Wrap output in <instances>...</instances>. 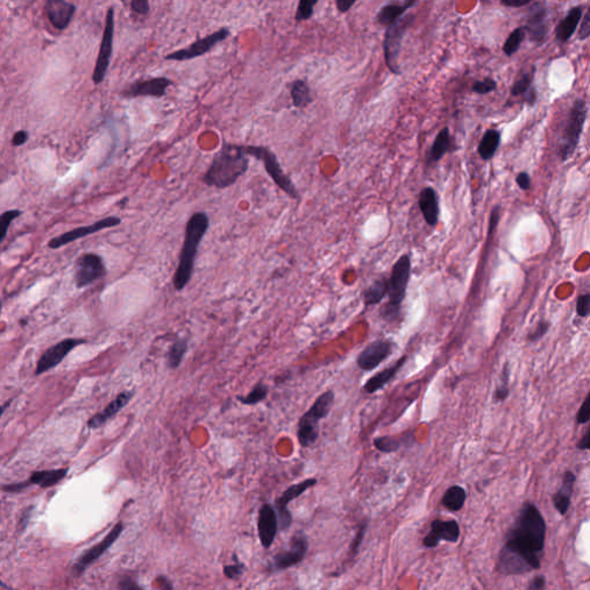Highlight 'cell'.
<instances>
[{"mask_svg":"<svg viewBox=\"0 0 590 590\" xmlns=\"http://www.w3.org/2000/svg\"><path fill=\"white\" fill-rule=\"evenodd\" d=\"M188 351V342L186 338L175 340L168 349V366L171 369H177L184 360L185 355Z\"/></svg>","mask_w":590,"mask_h":590,"instance_id":"obj_36","label":"cell"},{"mask_svg":"<svg viewBox=\"0 0 590 590\" xmlns=\"http://www.w3.org/2000/svg\"><path fill=\"white\" fill-rule=\"evenodd\" d=\"M545 535L547 523L537 506L525 503L499 554L498 572L520 575L541 569Z\"/></svg>","mask_w":590,"mask_h":590,"instance_id":"obj_1","label":"cell"},{"mask_svg":"<svg viewBox=\"0 0 590 590\" xmlns=\"http://www.w3.org/2000/svg\"><path fill=\"white\" fill-rule=\"evenodd\" d=\"M356 1H358V0H336L337 9H338L340 13H347L349 9L354 6Z\"/></svg>","mask_w":590,"mask_h":590,"instance_id":"obj_56","label":"cell"},{"mask_svg":"<svg viewBox=\"0 0 590 590\" xmlns=\"http://www.w3.org/2000/svg\"><path fill=\"white\" fill-rule=\"evenodd\" d=\"M70 468H59V469H50V471H34L31 476L26 482L16 484H7L1 486V490L5 493H18L27 489L28 486H38L43 489H48L55 486L59 482H62L65 477L67 476Z\"/></svg>","mask_w":590,"mask_h":590,"instance_id":"obj_17","label":"cell"},{"mask_svg":"<svg viewBox=\"0 0 590 590\" xmlns=\"http://www.w3.org/2000/svg\"><path fill=\"white\" fill-rule=\"evenodd\" d=\"M45 11L53 27L64 31L71 23L75 14V6L66 0H46Z\"/></svg>","mask_w":590,"mask_h":590,"instance_id":"obj_23","label":"cell"},{"mask_svg":"<svg viewBox=\"0 0 590 590\" xmlns=\"http://www.w3.org/2000/svg\"><path fill=\"white\" fill-rule=\"evenodd\" d=\"M580 22H581V28H580V31H579V40H587L590 35L589 13H586Z\"/></svg>","mask_w":590,"mask_h":590,"instance_id":"obj_51","label":"cell"},{"mask_svg":"<svg viewBox=\"0 0 590 590\" xmlns=\"http://www.w3.org/2000/svg\"><path fill=\"white\" fill-rule=\"evenodd\" d=\"M410 257L407 254L403 255L393 266L391 277L388 279V302L381 312V315L386 321H395L399 317L401 303L406 297L407 286L410 282Z\"/></svg>","mask_w":590,"mask_h":590,"instance_id":"obj_4","label":"cell"},{"mask_svg":"<svg viewBox=\"0 0 590 590\" xmlns=\"http://www.w3.org/2000/svg\"><path fill=\"white\" fill-rule=\"evenodd\" d=\"M121 224V219L116 216H110V217L103 218L101 221L96 222V223L90 224L88 226L77 227V229H72L70 232L64 233L62 236L53 238L50 240L49 248L51 249H59V248L64 247V246L71 244V242L77 241L80 239L86 238V236H92L95 233L101 232L103 229H112V227L118 226Z\"/></svg>","mask_w":590,"mask_h":590,"instance_id":"obj_13","label":"cell"},{"mask_svg":"<svg viewBox=\"0 0 590 590\" xmlns=\"http://www.w3.org/2000/svg\"><path fill=\"white\" fill-rule=\"evenodd\" d=\"M368 528V521L367 520H364V523L360 525V528H359L358 534L355 536L354 541H353L352 545V555L355 556V555L358 554L359 547H361L362 541H364V534H366V530Z\"/></svg>","mask_w":590,"mask_h":590,"instance_id":"obj_49","label":"cell"},{"mask_svg":"<svg viewBox=\"0 0 590 590\" xmlns=\"http://www.w3.org/2000/svg\"><path fill=\"white\" fill-rule=\"evenodd\" d=\"M471 89H473V92H476L479 95H488V94L495 92L497 89V82L491 77H486V79L476 81Z\"/></svg>","mask_w":590,"mask_h":590,"instance_id":"obj_43","label":"cell"},{"mask_svg":"<svg viewBox=\"0 0 590 590\" xmlns=\"http://www.w3.org/2000/svg\"><path fill=\"white\" fill-rule=\"evenodd\" d=\"M131 9L138 16H147L150 12L149 0H131Z\"/></svg>","mask_w":590,"mask_h":590,"instance_id":"obj_47","label":"cell"},{"mask_svg":"<svg viewBox=\"0 0 590 590\" xmlns=\"http://www.w3.org/2000/svg\"><path fill=\"white\" fill-rule=\"evenodd\" d=\"M308 551V540L305 534L297 532L290 542L288 550L280 551L273 558V567L278 571L290 569L302 562Z\"/></svg>","mask_w":590,"mask_h":590,"instance_id":"obj_18","label":"cell"},{"mask_svg":"<svg viewBox=\"0 0 590 590\" xmlns=\"http://www.w3.org/2000/svg\"><path fill=\"white\" fill-rule=\"evenodd\" d=\"M460 538V527L456 520H434L428 535L423 540V545L432 549L439 545L442 541L457 543Z\"/></svg>","mask_w":590,"mask_h":590,"instance_id":"obj_20","label":"cell"},{"mask_svg":"<svg viewBox=\"0 0 590 590\" xmlns=\"http://www.w3.org/2000/svg\"><path fill=\"white\" fill-rule=\"evenodd\" d=\"M316 484H317V480L316 479H307V480L302 481L301 484H294V486H290L277 499V502H275V510H277V513H278V515H277V518H278V525H280V528L283 530H286L288 527L291 526L292 523V514L288 510V505L293 502L294 499L297 498V497L306 493L309 488H312V486H316Z\"/></svg>","mask_w":590,"mask_h":590,"instance_id":"obj_19","label":"cell"},{"mask_svg":"<svg viewBox=\"0 0 590 590\" xmlns=\"http://www.w3.org/2000/svg\"><path fill=\"white\" fill-rule=\"evenodd\" d=\"M393 352V344L388 340H377L368 345L356 360L358 367L364 371H371L386 361Z\"/></svg>","mask_w":590,"mask_h":590,"instance_id":"obj_21","label":"cell"},{"mask_svg":"<svg viewBox=\"0 0 590 590\" xmlns=\"http://www.w3.org/2000/svg\"><path fill=\"white\" fill-rule=\"evenodd\" d=\"M106 275V266L99 255L87 253L79 257L75 268V285L84 288Z\"/></svg>","mask_w":590,"mask_h":590,"instance_id":"obj_11","label":"cell"},{"mask_svg":"<svg viewBox=\"0 0 590 590\" xmlns=\"http://www.w3.org/2000/svg\"><path fill=\"white\" fill-rule=\"evenodd\" d=\"M114 7H110L106 13L104 33H103V37H102L95 70L92 73V80H94L95 84L103 82L105 77H106L107 70L110 67L111 58H112V53H114Z\"/></svg>","mask_w":590,"mask_h":590,"instance_id":"obj_10","label":"cell"},{"mask_svg":"<svg viewBox=\"0 0 590 590\" xmlns=\"http://www.w3.org/2000/svg\"><path fill=\"white\" fill-rule=\"evenodd\" d=\"M388 280L386 278L377 279L364 292V302L367 306H373L383 300L388 294Z\"/></svg>","mask_w":590,"mask_h":590,"instance_id":"obj_35","label":"cell"},{"mask_svg":"<svg viewBox=\"0 0 590 590\" xmlns=\"http://www.w3.org/2000/svg\"><path fill=\"white\" fill-rule=\"evenodd\" d=\"M123 530V523H116V525H114V528L111 529V532L101 542H98L97 545L84 551L80 556L79 559L77 560L75 565H74V574L81 575L82 573H84V571L88 569L89 566L95 563L96 560L99 559L114 545V542L121 535Z\"/></svg>","mask_w":590,"mask_h":590,"instance_id":"obj_12","label":"cell"},{"mask_svg":"<svg viewBox=\"0 0 590 590\" xmlns=\"http://www.w3.org/2000/svg\"><path fill=\"white\" fill-rule=\"evenodd\" d=\"M526 36L536 45H541L547 40L549 33L547 26V9L545 3L535 1L529 9L526 18Z\"/></svg>","mask_w":590,"mask_h":590,"instance_id":"obj_16","label":"cell"},{"mask_svg":"<svg viewBox=\"0 0 590 590\" xmlns=\"http://www.w3.org/2000/svg\"><path fill=\"white\" fill-rule=\"evenodd\" d=\"M249 168V156L244 144L223 143L202 177V182L217 190H226L245 175Z\"/></svg>","mask_w":590,"mask_h":590,"instance_id":"obj_2","label":"cell"},{"mask_svg":"<svg viewBox=\"0 0 590 590\" xmlns=\"http://www.w3.org/2000/svg\"><path fill=\"white\" fill-rule=\"evenodd\" d=\"M0 314H1V301H0Z\"/></svg>","mask_w":590,"mask_h":590,"instance_id":"obj_60","label":"cell"},{"mask_svg":"<svg viewBox=\"0 0 590 590\" xmlns=\"http://www.w3.org/2000/svg\"><path fill=\"white\" fill-rule=\"evenodd\" d=\"M244 150L247 156L254 157L257 160L263 163L266 173L286 195L290 196L291 199L299 200L300 194L297 187L293 184L291 177L285 173L273 151L263 146H247V144H244Z\"/></svg>","mask_w":590,"mask_h":590,"instance_id":"obj_7","label":"cell"},{"mask_svg":"<svg viewBox=\"0 0 590 590\" xmlns=\"http://www.w3.org/2000/svg\"><path fill=\"white\" fill-rule=\"evenodd\" d=\"M526 31L525 28L519 27L512 31L510 36L505 40L504 45H503V53L508 57H512L514 53L519 51L520 46L523 43V40H526Z\"/></svg>","mask_w":590,"mask_h":590,"instance_id":"obj_37","label":"cell"},{"mask_svg":"<svg viewBox=\"0 0 590 590\" xmlns=\"http://www.w3.org/2000/svg\"><path fill=\"white\" fill-rule=\"evenodd\" d=\"M406 361L407 356H403V358L399 359L395 364H392L390 367L386 368V369L382 370V371L377 373L376 375H373V376L371 377V378L368 379L366 384H364V391L367 392V393H375V392L382 390V388H384L388 383L391 382L392 379L395 378L398 371H399L400 368L406 364Z\"/></svg>","mask_w":590,"mask_h":590,"instance_id":"obj_28","label":"cell"},{"mask_svg":"<svg viewBox=\"0 0 590 590\" xmlns=\"http://www.w3.org/2000/svg\"><path fill=\"white\" fill-rule=\"evenodd\" d=\"M318 0H299L297 12H295V21H308L314 16V9L317 5Z\"/></svg>","mask_w":590,"mask_h":590,"instance_id":"obj_41","label":"cell"},{"mask_svg":"<svg viewBox=\"0 0 590 590\" xmlns=\"http://www.w3.org/2000/svg\"><path fill=\"white\" fill-rule=\"evenodd\" d=\"M575 481H577V476H575L574 473L571 471H566L564 473L563 481H562L559 490L552 496V503H554L555 508L560 515H566L569 512V506H571V497H572L573 490H574Z\"/></svg>","mask_w":590,"mask_h":590,"instance_id":"obj_26","label":"cell"},{"mask_svg":"<svg viewBox=\"0 0 590 590\" xmlns=\"http://www.w3.org/2000/svg\"><path fill=\"white\" fill-rule=\"evenodd\" d=\"M210 226V218L204 212H197L190 216L185 231L184 245L181 247L177 269L173 275L175 291L180 292L190 284L195 269L196 256L203 238Z\"/></svg>","mask_w":590,"mask_h":590,"instance_id":"obj_3","label":"cell"},{"mask_svg":"<svg viewBox=\"0 0 590 590\" xmlns=\"http://www.w3.org/2000/svg\"><path fill=\"white\" fill-rule=\"evenodd\" d=\"M501 138H502V134L497 129L486 131L477 148V153L481 158L484 160H490L493 158L501 144Z\"/></svg>","mask_w":590,"mask_h":590,"instance_id":"obj_30","label":"cell"},{"mask_svg":"<svg viewBox=\"0 0 590 590\" xmlns=\"http://www.w3.org/2000/svg\"><path fill=\"white\" fill-rule=\"evenodd\" d=\"M550 329V322L547 321H541L536 325L535 329L528 334V340L529 342H537V340L541 339L545 334H547V331Z\"/></svg>","mask_w":590,"mask_h":590,"instance_id":"obj_44","label":"cell"},{"mask_svg":"<svg viewBox=\"0 0 590 590\" xmlns=\"http://www.w3.org/2000/svg\"><path fill=\"white\" fill-rule=\"evenodd\" d=\"M467 493L466 490L460 486H449L444 493L442 504L444 508L451 512H458L465 506Z\"/></svg>","mask_w":590,"mask_h":590,"instance_id":"obj_31","label":"cell"},{"mask_svg":"<svg viewBox=\"0 0 590 590\" xmlns=\"http://www.w3.org/2000/svg\"><path fill=\"white\" fill-rule=\"evenodd\" d=\"M231 35L229 28L223 27L212 34L207 35L203 38H197L194 43L184 49L177 50L175 53L165 55V60L171 62H188L193 59L202 57L205 53H210L218 44L223 43Z\"/></svg>","mask_w":590,"mask_h":590,"instance_id":"obj_9","label":"cell"},{"mask_svg":"<svg viewBox=\"0 0 590 590\" xmlns=\"http://www.w3.org/2000/svg\"><path fill=\"white\" fill-rule=\"evenodd\" d=\"M244 569H245V565L244 564L236 563L233 564V565L225 566L224 567V573L231 580H236V579L240 578V575L244 572Z\"/></svg>","mask_w":590,"mask_h":590,"instance_id":"obj_48","label":"cell"},{"mask_svg":"<svg viewBox=\"0 0 590 590\" xmlns=\"http://www.w3.org/2000/svg\"><path fill=\"white\" fill-rule=\"evenodd\" d=\"M590 421V395H588L587 398L584 399V403H582L581 407H580V410H579L578 414H577V422L578 425H587L588 422Z\"/></svg>","mask_w":590,"mask_h":590,"instance_id":"obj_45","label":"cell"},{"mask_svg":"<svg viewBox=\"0 0 590 590\" xmlns=\"http://www.w3.org/2000/svg\"><path fill=\"white\" fill-rule=\"evenodd\" d=\"M499 212H501V208H499V207H495V208L491 210L489 219V229H488V236H489L495 232V229H497V226H498L499 218H501Z\"/></svg>","mask_w":590,"mask_h":590,"instance_id":"obj_50","label":"cell"},{"mask_svg":"<svg viewBox=\"0 0 590 590\" xmlns=\"http://www.w3.org/2000/svg\"><path fill=\"white\" fill-rule=\"evenodd\" d=\"M86 343L84 339H77V338H67L60 342V343L55 344L53 347L46 349L43 355L40 356V360L37 362L36 370H35V375L40 376L42 373L49 371L57 367L58 364H62L66 356L73 351L77 346L82 345Z\"/></svg>","mask_w":590,"mask_h":590,"instance_id":"obj_14","label":"cell"},{"mask_svg":"<svg viewBox=\"0 0 590 590\" xmlns=\"http://www.w3.org/2000/svg\"><path fill=\"white\" fill-rule=\"evenodd\" d=\"M417 0H406L404 4H388L382 7L377 14V22L379 25L386 26V27L393 25L399 18L405 16L407 9L415 6Z\"/></svg>","mask_w":590,"mask_h":590,"instance_id":"obj_29","label":"cell"},{"mask_svg":"<svg viewBox=\"0 0 590 590\" xmlns=\"http://www.w3.org/2000/svg\"><path fill=\"white\" fill-rule=\"evenodd\" d=\"M419 207L427 224L430 226H436L439 219L441 210H439L437 193L432 187H425L421 190Z\"/></svg>","mask_w":590,"mask_h":590,"instance_id":"obj_25","label":"cell"},{"mask_svg":"<svg viewBox=\"0 0 590 590\" xmlns=\"http://www.w3.org/2000/svg\"><path fill=\"white\" fill-rule=\"evenodd\" d=\"M547 586V580H545V575H536L535 578H532L529 581L527 589L529 590H541Z\"/></svg>","mask_w":590,"mask_h":590,"instance_id":"obj_52","label":"cell"},{"mask_svg":"<svg viewBox=\"0 0 590 590\" xmlns=\"http://www.w3.org/2000/svg\"><path fill=\"white\" fill-rule=\"evenodd\" d=\"M257 529H258L261 545L264 549H269L273 545L277 532H278V518H277L275 508L271 505L266 504L261 508Z\"/></svg>","mask_w":590,"mask_h":590,"instance_id":"obj_22","label":"cell"},{"mask_svg":"<svg viewBox=\"0 0 590 590\" xmlns=\"http://www.w3.org/2000/svg\"><path fill=\"white\" fill-rule=\"evenodd\" d=\"M133 391L121 392L120 395H116L114 400L111 401L110 404L105 407L104 410L92 416V419L88 421V427L90 429H97L102 425L112 419L114 415L119 413L120 410H123L126 405L129 404V401L132 400Z\"/></svg>","mask_w":590,"mask_h":590,"instance_id":"obj_24","label":"cell"},{"mask_svg":"<svg viewBox=\"0 0 590 590\" xmlns=\"http://www.w3.org/2000/svg\"><path fill=\"white\" fill-rule=\"evenodd\" d=\"M582 16H584L582 6L573 7V9H569L567 16L556 27V31H555L556 40L560 43L569 42L571 37L574 35L575 31L578 29Z\"/></svg>","mask_w":590,"mask_h":590,"instance_id":"obj_27","label":"cell"},{"mask_svg":"<svg viewBox=\"0 0 590 590\" xmlns=\"http://www.w3.org/2000/svg\"><path fill=\"white\" fill-rule=\"evenodd\" d=\"M291 97L294 106L305 109L312 102L310 88L303 80H295L291 84Z\"/></svg>","mask_w":590,"mask_h":590,"instance_id":"obj_33","label":"cell"},{"mask_svg":"<svg viewBox=\"0 0 590 590\" xmlns=\"http://www.w3.org/2000/svg\"><path fill=\"white\" fill-rule=\"evenodd\" d=\"M590 430L587 429L586 432H584V436H582L581 439L579 441L578 443V449H581V451H588L590 449Z\"/></svg>","mask_w":590,"mask_h":590,"instance_id":"obj_57","label":"cell"},{"mask_svg":"<svg viewBox=\"0 0 590 590\" xmlns=\"http://www.w3.org/2000/svg\"><path fill=\"white\" fill-rule=\"evenodd\" d=\"M587 103L582 98H578L573 103L569 116L564 126L563 136L560 140L559 157L562 162H566L571 158L578 148L579 142L581 138L584 126L587 119Z\"/></svg>","mask_w":590,"mask_h":590,"instance_id":"obj_6","label":"cell"},{"mask_svg":"<svg viewBox=\"0 0 590 590\" xmlns=\"http://www.w3.org/2000/svg\"><path fill=\"white\" fill-rule=\"evenodd\" d=\"M268 386L264 383H258L246 397H238L239 401L245 405H256L266 399L268 395Z\"/></svg>","mask_w":590,"mask_h":590,"instance_id":"obj_40","label":"cell"},{"mask_svg":"<svg viewBox=\"0 0 590 590\" xmlns=\"http://www.w3.org/2000/svg\"><path fill=\"white\" fill-rule=\"evenodd\" d=\"M515 181H517L518 186L523 190H528L532 186V179H530L527 172H520Z\"/></svg>","mask_w":590,"mask_h":590,"instance_id":"obj_53","label":"cell"},{"mask_svg":"<svg viewBox=\"0 0 590 590\" xmlns=\"http://www.w3.org/2000/svg\"><path fill=\"white\" fill-rule=\"evenodd\" d=\"M449 142H451L449 129L447 127H444L435 138L432 149L429 151L428 162L436 163L441 160L444 155L449 150V144H451Z\"/></svg>","mask_w":590,"mask_h":590,"instance_id":"obj_32","label":"cell"},{"mask_svg":"<svg viewBox=\"0 0 590 590\" xmlns=\"http://www.w3.org/2000/svg\"><path fill=\"white\" fill-rule=\"evenodd\" d=\"M536 0H501L503 6L510 7V9H520V7L527 6L529 4L534 3Z\"/></svg>","mask_w":590,"mask_h":590,"instance_id":"obj_54","label":"cell"},{"mask_svg":"<svg viewBox=\"0 0 590 590\" xmlns=\"http://www.w3.org/2000/svg\"><path fill=\"white\" fill-rule=\"evenodd\" d=\"M172 80L165 77L138 80L124 89L121 95L125 98H162L166 95V92L172 86Z\"/></svg>","mask_w":590,"mask_h":590,"instance_id":"obj_15","label":"cell"},{"mask_svg":"<svg viewBox=\"0 0 590 590\" xmlns=\"http://www.w3.org/2000/svg\"><path fill=\"white\" fill-rule=\"evenodd\" d=\"M9 404H11V401H9V403H6L5 405H0V417L3 415L4 412L7 410V407L9 406Z\"/></svg>","mask_w":590,"mask_h":590,"instance_id":"obj_59","label":"cell"},{"mask_svg":"<svg viewBox=\"0 0 590 590\" xmlns=\"http://www.w3.org/2000/svg\"><path fill=\"white\" fill-rule=\"evenodd\" d=\"M535 66H530V67L525 68L523 71L520 72L517 79L514 81L513 86H512L511 95L514 97L526 95L527 92L532 88V81L535 77Z\"/></svg>","mask_w":590,"mask_h":590,"instance_id":"obj_34","label":"cell"},{"mask_svg":"<svg viewBox=\"0 0 590 590\" xmlns=\"http://www.w3.org/2000/svg\"><path fill=\"white\" fill-rule=\"evenodd\" d=\"M29 138V134L26 131H18L14 134L12 138V143L14 147H21Z\"/></svg>","mask_w":590,"mask_h":590,"instance_id":"obj_55","label":"cell"},{"mask_svg":"<svg viewBox=\"0 0 590 590\" xmlns=\"http://www.w3.org/2000/svg\"><path fill=\"white\" fill-rule=\"evenodd\" d=\"M120 588H123V589H134V588L140 587H138V584H135V582H132L131 580H126V581H121V584H120Z\"/></svg>","mask_w":590,"mask_h":590,"instance_id":"obj_58","label":"cell"},{"mask_svg":"<svg viewBox=\"0 0 590 590\" xmlns=\"http://www.w3.org/2000/svg\"><path fill=\"white\" fill-rule=\"evenodd\" d=\"M590 295L588 293L582 294L577 301V314L580 317L586 318L589 315Z\"/></svg>","mask_w":590,"mask_h":590,"instance_id":"obj_46","label":"cell"},{"mask_svg":"<svg viewBox=\"0 0 590 590\" xmlns=\"http://www.w3.org/2000/svg\"><path fill=\"white\" fill-rule=\"evenodd\" d=\"M334 392L332 390L322 393L308 412L300 419L297 425V439L302 447L315 444L319 432V421L325 419L334 406Z\"/></svg>","mask_w":590,"mask_h":590,"instance_id":"obj_5","label":"cell"},{"mask_svg":"<svg viewBox=\"0 0 590 590\" xmlns=\"http://www.w3.org/2000/svg\"><path fill=\"white\" fill-rule=\"evenodd\" d=\"M414 21L413 14L403 16L399 18L393 25L388 26L384 37V57L386 64L388 70L395 75H401L400 66H399V57H400L403 40H404L406 31L412 26Z\"/></svg>","mask_w":590,"mask_h":590,"instance_id":"obj_8","label":"cell"},{"mask_svg":"<svg viewBox=\"0 0 590 590\" xmlns=\"http://www.w3.org/2000/svg\"><path fill=\"white\" fill-rule=\"evenodd\" d=\"M510 373H511V370H510L508 362H506L502 375H501V383H499L498 386L496 388L495 393H493V401L495 403H503V401L508 399V395H510V386H508Z\"/></svg>","mask_w":590,"mask_h":590,"instance_id":"obj_38","label":"cell"},{"mask_svg":"<svg viewBox=\"0 0 590 590\" xmlns=\"http://www.w3.org/2000/svg\"><path fill=\"white\" fill-rule=\"evenodd\" d=\"M404 439L397 437H377L373 439V445L381 452L392 453L397 452L398 449H400L404 445Z\"/></svg>","mask_w":590,"mask_h":590,"instance_id":"obj_39","label":"cell"},{"mask_svg":"<svg viewBox=\"0 0 590 590\" xmlns=\"http://www.w3.org/2000/svg\"><path fill=\"white\" fill-rule=\"evenodd\" d=\"M22 212L20 210H9L4 214H0V244L5 240L7 236V231L13 222L16 221V218L21 216Z\"/></svg>","mask_w":590,"mask_h":590,"instance_id":"obj_42","label":"cell"}]
</instances>
